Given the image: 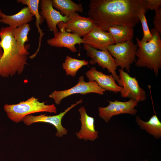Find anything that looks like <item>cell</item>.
Listing matches in <instances>:
<instances>
[{
	"label": "cell",
	"instance_id": "cell-1",
	"mask_svg": "<svg viewBox=\"0 0 161 161\" xmlns=\"http://www.w3.org/2000/svg\"><path fill=\"white\" fill-rule=\"evenodd\" d=\"M89 7L88 17L105 31L114 25L133 28L140 11L147 10L145 0H91Z\"/></svg>",
	"mask_w": 161,
	"mask_h": 161
},
{
	"label": "cell",
	"instance_id": "cell-2",
	"mask_svg": "<svg viewBox=\"0 0 161 161\" xmlns=\"http://www.w3.org/2000/svg\"><path fill=\"white\" fill-rule=\"evenodd\" d=\"M0 46L3 54L0 59V76L8 77L22 73L28 55L21 54L17 47L13 29L7 26L0 30Z\"/></svg>",
	"mask_w": 161,
	"mask_h": 161
},
{
	"label": "cell",
	"instance_id": "cell-3",
	"mask_svg": "<svg viewBox=\"0 0 161 161\" xmlns=\"http://www.w3.org/2000/svg\"><path fill=\"white\" fill-rule=\"evenodd\" d=\"M151 32L152 38L149 42H142L138 38H136L137 46L136 56L137 58L135 65L153 71L157 76L161 68V39L155 28L152 29Z\"/></svg>",
	"mask_w": 161,
	"mask_h": 161
},
{
	"label": "cell",
	"instance_id": "cell-4",
	"mask_svg": "<svg viewBox=\"0 0 161 161\" xmlns=\"http://www.w3.org/2000/svg\"><path fill=\"white\" fill-rule=\"evenodd\" d=\"M4 108L8 117L16 123L21 121L25 116L32 113L43 112H57V109L54 104L46 105L45 102H40L38 99L33 97L18 104H6Z\"/></svg>",
	"mask_w": 161,
	"mask_h": 161
},
{
	"label": "cell",
	"instance_id": "cell-5",
	"mask_svg": "<svg viewBox=\"0 0 161 161\" xmlns=\"http://www.w3.org/2000/svg\"><path fill=\"white\" fill-rule=\"evenodd\" d=\"M137 44L132 40L125 42L114 44L108 46L106 49L114 58L117 66L125 69L129 72L131 65L135 62Z\"/></svg>",
	"mask_w": 161,
	"mask_h": 161
},
{
	"label": "cell",
	"instance_id": "cell-6",
	"mask_svg": "<svg viewBox=\"0 0 161 161\" xmlns=\"http://www.w3.org/2000/svg\"><path fill=\"white\" fill-rule=\"evenodd\" d=\"M106 91L95 81L85 82L84 77L81 76L79 77L77 83L74 86L65 90H55L49 95V97L53 99L56 104L59 105L63 99L74 94L85 95L89 93H95L103 95Z\"/></svg>",
	"mask_w": 161,
	"mask_h": 161
},
{
	"label": "cell",
	"instance_id": "cell-7",
	"mask_svg": "<svg viewBox=\"0 0 161 161\" xmlns=\"http://www.w3.org/2000/svg\"><path fill=\"white\" fill-rule=\"evenodd\" d=\"M118 85L122 87L120 95L123 98H129L137 103L143 102L147 98L145 90L141 87L135 77L120 69H119Z\"/></svg>",
	"mask_w": 161,
	"mask_h": 161
},
{
	"label": "cell",
	"instance_id": "cell-8",
	"mask_svg": "<svg viewBox=\"0 0 161 161\" xmlns=\"http://www.w3.org/2000/svg\"><path fill=\"white\" fill-rule=\"evenodd\" d=\"M109 105L106 107L98 108L99 116L106 123H108L111 118L114 115L128 114L131 115L136 114L137 110L135 108L138 103L131 99L126 101L122 102L115 100L108 101Z\"/></svg>",
	"mask_w": 161,
	"mask_h": 161
},
{
	"label": "cell",
	"instance_id": "cell-9",
	"mask_svg": "<svg viewBox=\"0 0 161 161\" xmlns=\"http://www.w3.org/2000/svg\"><path fill=\"white\" fill-rule=\"evenodd\" d=\"M83 100L81 99L77 101L75 103L72 104L68 107L64 112L57 115L53 116H48L45 114L34 116L29 115L25 116L22 120L24 123L27 126L35 123L43 122L49 123L53 126L56 129L57 132L56 136L61 137L67 134L68 131L63 127L62 125V119L64 115L69 111L77 105L82 103Z\"/></svg>",
	"mask_w": 161,
	"mask_h": 161
},
{
	"label": "cell",
	"instance_id": "cell-10",
	"mask_svg": "<svg viewBox=\"0 0 161 161\" xmlns=\"http://www.w3.org/2000/svg\"><path fill=\"white\" fill-rule=\"evenodd\" d=\"M83 47L86 51L87 56L91 58L89 63L92 65L97 63L103 69H107L108 72L111 73L115 80L117 82L119 76L116 72L117 67L114 58L108 51L99 50L87 44H84Z\"/></svg>",
	"mask_w": 161,
	"mask_h": 161
},
{
	"label": "cell",
	"instance_id": "cell-11",
	"mask_svg": "<svg viewBox=\"0 0 161 161\" xmlns=\"http://www.w3.org/2000/svg\"><path fill=\"white\" fill-rule=\"evenodd\" d=\"M68 20L65 23L61 22L58 24L68 32L83 36L93 28L95 24L89 17L80 16L75 12L68 16Z\"/></svg>",
	"mask_w": 161,
	"mask_h": 161
},
{
	"label": "cell",
	"instance_id": "cell-12",
	"mask_svg": "<svg viewBox=\"0 0 161 161\" xmlns=\"http://www.w3.org/2000/svg\"><path fill=\"white\" fill-rule=\"evenodd\" d=\"M82 39L83 44H87L93 48L101 51L107 50L108 46L114 44L110 33L103 30L95 24Z\"/></svg>",
	"mask_w": 161,
	"mask_h": 161
},
{
	"label": "cell",
	"instance_id": "cell-13",
	"mask_svg": "<svg viewBox=\"0 0 161 161\" xmlns=\"http://www.w3.org/2000/svg\"><path fill=\"white\" fill-rule=\"evenodd\" d=\"M59 31L54 34V37L47 41L49 45L57 47L67 48L72 52H76L77 50L75 47L76 44H83V39L78 35L66 31L65 29L58 24Z\"/></svg>",
	"mask_w": 161,
	"mask_h": 161
},
{
	"label": "cell",
	"instance_id": "cell-14",
	"mask_svg": "<svg viewBox=\"0 0 161 161\" xmlns=\"http://www.w3.org/2000/svg\"><path fill=\"white\" fill-rule=\"evenodd\" d=\"M40 5V14L45 20L49 28L54 34L57 33L59 32L57 24L61 22L66 23L68 20V16H63L59 11L54 9L52 0H41Z\"/></svg>",
	"mask_w": 161,
	"mask_h": 161
},
{
	"label": "cell",
	"instance_id": "cell-15",
	"mask_svg": "<svg viewBox=\"0 0 161 161\" xmlns=\"http://www.w3.org/2000/svg\"><path fill=\"white\" fill-rule=\"evenodd\" d=\"M89 81H95L101 88L117 93L120 92L122 87L117 85L113 76L97 70L95 67H91L86 73Z\"/></svg>",
	"mask_w": 161,
	"mask_h": 161
},
{
	"label": "cell",
	"instance_id": "cell-16",
	"mask_svg": "<svg viewBox=\"0 0 161 161\" xmlns=\"http://www.w3.org/2000/svg\"><path fill=\"white\" fill-rule=\"evenodd\" d=\"M78 111L80 115L81 126L79 131L75 133L79 139L85 141L95 140L98 137V131L95 129L94 118L88 114L83 106L80 107Z\"/></svg>",
	"mask_w": 161,
	"mask_h": 161
},
{
	"label": "cell",
	"instance_id": "cell-17",
	"mask_svg": "<svg viewBox=\"0 0 161 161\" xmlns=\"http://www.w3.org/2000/svg\"><path fill=\"white\" fill-rule=\"evenodd\" d=\"M33 16L27 7L22 8L18 12L13 15L4 14L1 18V23L7 24L9 27L14 29L32 21Z\"/></svg>",
	"mask_w": 161,
	"mask_h": 161
},
{
	"label": "cell",
	"instance_id": "cell-18",
	"mask_svg": "<svg viewBox=\"0 0 161 161\" xmlns=\"http://www.w3.org/2000/svg\"><path fill=\"white\" fill-rule=\"evenodd\" d=\"M106 31L111 35L114 44L125 42L132 40L133 37V28L126 26L112 25L109 27Z\"/></svg>",
	"mask_w": 161,
	"mask_h": 161
},
{
	"label": "cell",
	"instance_id": "cell-19",
	"mask_svg": "<svg viewBox=\"0 0 161 161\" xmlns=\"http://www.w3.org/2000/svg\"><path fill=\"white\" fill-rule=\"evenodd\" d=\"M136 122L141 129L145 130L156 138L161 137V123L156 114L153 115L148 121H144L140 117H136Z\"/></svg>",
	"mask_w": 161,
	"mask_h": 161
},
{
	"label": "cell",
	"instance_id": "cell-20",
	"mask_svg": "<svg viewBox=\"0 0 161 161\" xmlns=\"http://www.w3.org/2000/svg\"><path fill=\"white\" fill-rule=\"evenodd\" d=\"M54 8L63 16H69L75 12H82L83 7L81 4H76L71 0H52Z\"/></svg>",
	"mask_w": 161,
	"mask_h": 161
},
{
	"label": "cell",
	"instance_id": "cell-21",
	"mask_svg": "<svg viewBox=\"0 0 161 161\" xmlns=\"http://www.w3.org/2000/svg\"><path fill=\"white\" fill-rule=\"evenodd\" d=\"M40 1L39 0H17V2L27 5L29 8L32 14L35 16L36 19L35 25L38 30L40 33L39 42L37 51L34 54L36 56L39 52L41 45V42L43 33L39 26L40 24L43 22L44 19L40 14L38 10V6Z\"/></svg>",
	"mask_w": 161,
	"mask_h": 161
},
{
	"label": "cell",
	"instance_id": "cell-22",
	"mask_svg": "<svg viewBox=\"0 0 161 161\" xmlns=\"http://www.w3.org/2000/svg\"><path fill=\"white\" fill-rule=\"evenodd\" d=\"M30 30V24H28L13 29L14 38L19 50L21 54L27 55L29 53L25 48L24 44L28 41V35Z\"/></svg>",
	"mask_w": 161,
	"mask_h": 161
},
{
	"label": "cell",
	"instance_id": "cell-23",
	"mask_svg": "<svg viewBox=\"0 0 161 161\" xmlns=\"http://www.w3.org/2000/svg\"><path fill=\"white\" fill-rule=\"evenodd\" d=\"M89 64L86 60H79L73 58L69 55L66 56L64 62L62 64V67L67 76H75L78 71L82 66Z\"/></svg>",
	"mask_w": 161,
	"mask_h": 161
},
{
	"label": "cell",
	"instance_id": "cell-24",
	"mask_svg": "<svg viewBox=\"0 0 161 161\" xmlns=\"http://www.w3.org/2000/svg\"><path fill=\"white\" fill-rule=\"evenodd\" d=\"M146 10H141L138 14V16L140 21H141L143 32V36L140 41L142 42H147L150 41L152 38L151 33L148 27L147 20L145 16Z\"/></svg>",
	"mask_w": 161,
	"mask_h": 161
},
{
	"label": "cell",
	"instance_id": "cell-25",
	"mask_svg": "<svg viewBox=\"0 0 161 161\" xmlns=\"http://www.w3.org/2000/svg\"><path fill=\"white\" fill-rule=\"evenodd\" d=\"M153 23L154 28L160 34L161 33V8L155 10Z\"/></svg>",
	"mask_w": 161,
	"mask_h": 161
},
{
	"label": "cell",
	"instance_id": "cell-26",
	"mask_svg": "<svg viewBox=\"0 0 161 161\" xmlns=\"http://www.w3.org/2000/svg\"><path fill=\"white\" fill-rule=\"evenodd\" d=\"M145 1L147 9L155 10L160 8L161 0H145Z\"/></svg>",
	"mask_w": 161,
	"mask_h": 161
},
{
	"label": "cell",
	"instance_id": "cell-27",
	"mask_svg": "<svg viewBox=\"0 0 161 161\" xmlns=\"http://www.w3.org/2000/svg\"><path fill=\"white\" fill-rule=\"evenodd\" d=\"M4 14L2 11L1 10L0 8V18H1L4 16Z\"/></svg>",
	"mask_w": 161,
	"mask_h": 161
},
{
	"label": "cell",
	"instance_id": "cell-28",
	"mask_svg": "<svg viewBox=\"0 0 161 161\" xmlns=\"http://www.w3.org/2000/svg\"><path fill=\"white\" fill-rule=\"evenodd\" d=\"M3 54V50L0 46V59L1 58Z\"/></svg>",
	"mask_w": 161,
	"mask_h": 161
},
{
	"label": "cell",
	"instance_id": "cell-29",
	"mask_svg": "<svg viewBox=\"0 0 161 161\" xmlns=\"http://www.w3.org/2000/svg\"><path fill=\"white\" fill-rule=\"evenodd\" d=\"M1 18H0V24H1Z\"/></svg>",
	"mask_w": 161,
	"mask_h": 161
},
{
	"label": "cell",
	"instance_id": "cell-30",
	"mask_svg": "<svg viewBox=\"0 0 161 161\" xmlns=\"http://www.w3.org/2000/svg\"><path fill=\"white\" fill-rule=\"evenodd\" d=\"M147 161V160H145L144 161Z\"/></svg>",
	"mask_w": 161,
	"mask_h": 161
}]
</instances>
